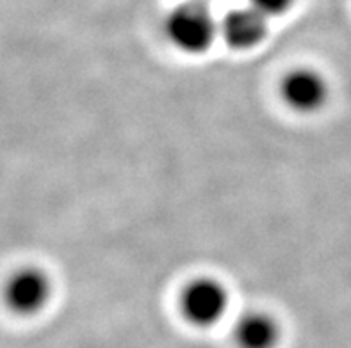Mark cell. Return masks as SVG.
<instances>
[{
    "instance_id": "6da1fadb",
    "label": "cell",
    "mask_w": 351,
    "mask_h": 348,
    "mask_svg": "<svg viewBox=\"0 0 351 348\" xmlns=\"http://www.w3.org/2000/svg\"><path fill=\"white\" fill-rule=\"evenodd\" d=\"M165 36L173 49L187 55H200L219 36V22L209 2L186 0L175 5L165 20Z\"/></svg>"
},
{
    "instance_id": "7a4b0ae2",
    "label": "cell",
    "mask_w": 351,
    "mask_h": 348,
    "mask_svg": "<svg viewBox=\"0 0 351 348\" xmlns=\"http://www.w3.org/2000/svg\"><path fill=\"white\" fill-rule=\"evenodd\" d=\"M230 308L227 286L214 278H196L180 293V313L184 320L198 329L221 322Z\"/></svg>"
},
{
    "instance_id": "3957f363",
    "label": "cell",
    "mask_w": 351,
    "mask_h": 348,
    "mask_svg": "<svg viewBox=\"0 0 351 348\" xmlns=\"http://www.w3.org/2000/svg\"><path fill=\"white\" fill-rule=\"evenodd\" d=\"M52 291V279L43 269L23 267L5 282L4 302L18 317H34L49 306Z\"/></svg>"
},
{
    "instance_id": "277c9868",
    "label": "cell",
    "mask_w": 351,
    "mask_h": 348,
    "mask_svg": "<svg viewBox=\"0 0 351 348\" xmlns=\"http://www.w3.org/2000/svg\"><path fill=\"white\" fill-rule=\"evenodd\" d=\"M280 96L293 112L316 114L328 102L330 85L319 71L296 68L282 79Z\"/></svg>"
},
{
    "instance_id": "5b68a950",
    "label": "cell",
    "mask_w": 351,
    "mask_h": 348,
    "mask_svg": "<svg viewBox=\"0 0 351 348\" xmlns=\"http://www.w3.org/2000/svg\"><path fill=\"white\" fill-rule=\"evenodd\" d=\"M269 31V18L254 5L234 8L219 20V36L232 50H254L263 44Z\"/></svg>"
},
{
    "instance_id": "8992f818",
    "label": "cell",
    "mask_w": 351,
    "mask_h": 348,
    "mask_svg": "<svg viewBox=\"0 0 351 348\" xmlns=\"http://www.w3.org/2000/svg\"><path fill=\"white\" fill-rule=\"evenodd\" d=\"M282 340V327L266 311H248L234 325L237 348H276Z\"/></svg>"
},
{
    "instance_id": "52a82bcc",
    "label": "cell",
    "mask_w": 351,
    "mask_h": 348,
    "mask_svg": "<svg viewBox=\"0 0 351 348\" xmlns=\"http://www.w3.org/2000/svg\"><path fill=\"white\" fill-rule=\"evenodd\" d=\"M248 4L254 5L266 18L273 20V18L287 13L296 4V0H248Z\"/></svg>"
},
{
    "instance_id": "ba28073f",
    "label": "cell",
    "mask_w": 351,
    "mask_h": 348,
    "mask_svg": "<svg viewBox=\"0 0 351 348\" xmlns=\"http://www.w3.org/2000/svg\"><path fill=\"white\" fill-rule=\"evenodd\" d=\"M204 2H209V0H204Z\"/></svg>"
}]
</instances>
